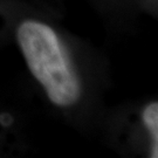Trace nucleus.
<instances>
[{
	"mask_svg": "<svg viewBox=\"0 0 158 158\" xmlns=\"http://www.w3.org/2000/svg\"><path fill=\"white\" fill-rule=\"evenodd\" d=\"M17 40L31 73L54 104L69 107L81 95L79 76L55 31L48 25L26 20L17 29Z\"/></svg>",
	"mask_w": 158,
	"mask_h": 158,
	"instance_id": "obj_1",
	"label": "nucleus"
},
{
	"mask_svg": "<svg viewBox=\"0 0 158 158\" xmlns=\"http://www.w3.org/2000/svg\"><path fill=\"white\" fill-rule=\"evenodd\" d=\"M143 121L152 138L151 157H158V103L152 102L143 111Z\"/></svg>",
	"mask_w": 158,
	"mask_h": 158,
	"instance_id": "obj_2",
	"label": "nucleus"
},
{
	"mask_svg": "<svg viewBox=\"0 0 158 158\" xmlns=\"http://www.w3.org/2000/svg\"><path fill=\"white\" fill-rule=\"evenodd\" d=\"M12 122H13V118H12V116L10 114H1L0 115V123L2 125L8 127V125L12 124Z\"/></svg>",
	"mask_w": 158,
	"mask_h": 158,
	"instance_id": "obj_3",
	"label": "nucleus"
}]
</instances>
